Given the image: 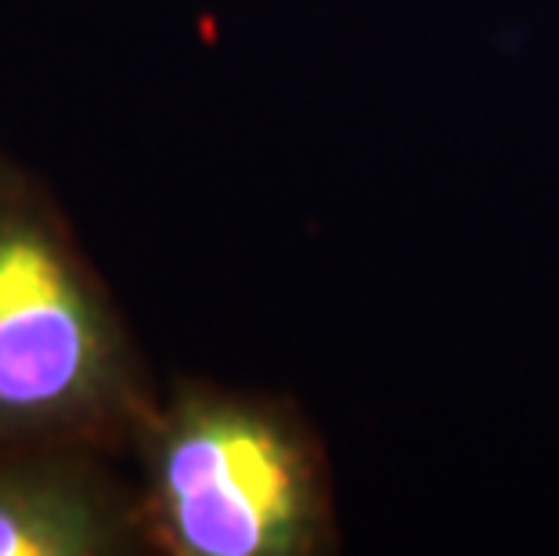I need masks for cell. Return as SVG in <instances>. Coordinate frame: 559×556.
<instances>
[{"label":"cell","mask_w":559,"mask_h":556,"mask_svg":"<svg viewBox=\"0 0 559 556\" xmlns=\"http://www.w3.org/2000/svg\"><path fill=\"white\" fill-rule=\"evenodd\" d=\"M26 177H29V170H26V167H19L15 159H11V156H4V152H0V188L19 185V181H26Z\"/></svg>","instance_id":"cell-4"},{"label":"cell","mask_w":559,"mask_h":556,"mask_svg":"<svg viewBox=\"0 0 559 556\" xmlns=\"http://www.w3.org/2000/svg\"><path fill=\"white\" fill-rule=\"evenodd\" d=\"M98 448H0V556H109L148 549L138 484Z\"/></svg>","instance_id":"cell-3"},{"label":"cell","mask_w":559,"mask_h":556,"mask_svg":"<svg viewBox=\"0 0 559 556\" xmlns=\"http://www.w3.org/2000/svg\"><path fill=\"white\" fill-rule=\"evenodd\" d=\"M148 549L289 556L321 528V484L300 427L264 398L181 383L138 430Z\"/></svg>","instance_id":"cell-2"},{"label":"cell","mask_w":559,"mask_h":556,"mask_svg":"<svg viewBox=\"0 0 559 556\" xmlns=\"http://www.w3.org/2000/svg\"><path fill=\"white\" fill-rule=\"evenodd\" d=\"M159 398L51 192L0 188V448H134Z\"/></svg>","instance_id":"cell-1"}]
</instances>
